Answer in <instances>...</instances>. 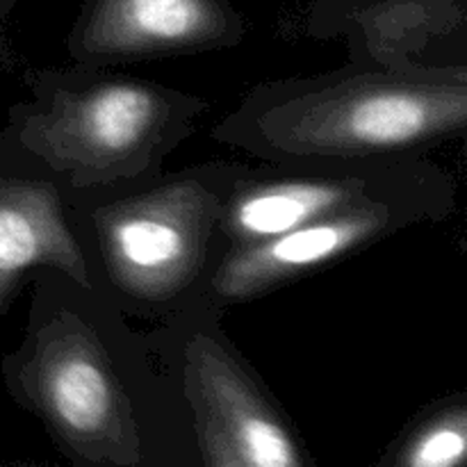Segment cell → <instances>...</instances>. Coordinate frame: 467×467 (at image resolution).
<instances>
[{
	"mask_svg": "<svg viewBox=\"0 0 467 467\" xmlns=\"http://www.w3.org/2000/svg\"><path fill=\"white\" fill-rule=\"evenodd\" d=\"M27 287L23 336L0 377L73 465L171 467L201 456L185 390L130 317L57 269L36 272Z\"/></svg>",
	"mask_w": 467,
	"mask_h": 467,
	"instance_id": "obj_1",
	"label": "cell"
},
{
	"mask_svg": "<svg viewBox=\"0 0 467 467\" xmlns=\"http://www.w3.org/2000/svg\"><path fill=\"white\" fill-rule=\"evenodd\" d=\"M465 67L340 68L265 82L213 128L260 162L413 158L463 137Z\"/></svg>",
	"mask_w": 467,
	"mask_h": 467,
	"instance_id": "obj_2",
	"label": "cell"
},
{
	"mask_svg": "<svg viewBox=\"0 0 467 467\" xmlns=\"http://www.w3.org/2000/svg\"><path fill=\"white\" fill-rule=\"evenodd\" d=\"M246 167L208 160L126 185L71 192V219L96 290L132 322L149 324L203 301L228 251L222 210Z\"/></svg>",
	"mask_w": 467,
	"mask_h": 467,
	"instance_id": "obj_3",
	"label": "cell"
},
{
	"mask_svg": "<svg viewBox=\"0 0 467 467\" xmlns=\"http://www.w3.org/2000/svg\"><path fill=\"white\" fill-rule=\"evenodd\" d=\"M27 96L9 108L0 141L71 192L144 181L213 105L203 96L105 68H21Z\"/></svg>",
	"mask_w": 467,
	"mask_h": 467,
	"instance_id": "obj_4",
	"label": "cell"
},
{
	"mask_svg": "<svg viewBox=\"0 0 467 467\" xmlns=\"http://www.w3.org/2000/svg\"><path fill=\"white\" fill-rule=\"evenodd\" d=\"M223 310L196 301L150 324L144 336L187 400L222 431L244 467H313L272 392L222 327Z\"/></svg>",
	"mask_w": 467,
	"mask_h": 467,
	"instance_id": "obj_5",
	"label": "cell"
},
{
	"mask_svg": "<svg viewBox=\"0 0 467 467\" xmlns=\"http://www.w3.org/2000/svg\"><path fill=\"white\" fill-rule=\"evenodd\" d=\"M456 213V182L442 167L390 194L292 228L272 240L228 249L205 290L208 304L226 310L319 272L386 237L441 223Z\"/></svg>",
	"mask_w": 467,
	"mask_h": 467,
	"instance_id": "obj_6",
	"label": "cell"
},
{
	"mask_svg": "<svg viewBox=\"0 0 467 467\" xmlns=\"http://www.w3.org/2000/svg\"><path fill=\"white\" fill-rule=\"evenodd\" d=\"M436 162L413 158L287 160L246 167L222 210L228 249L272 240L292 228L390 194L427 176Z\"/></svg>",
	"mask_w": 467,
	"mask_h": 467,
	"instance_id": "obj_7",
	"label": "cell"
},
{
	"mask_svg": "<svg viewBox=\"0 0 467 467\" xmlns=\"http://www.w3.org/2000/svg\"><path fill=\"white\" fill-rule=\"evenodd\" d=\"M246 35V18L231 0H85L67 35V53L76 67L108 68L235 48Z\"/></svg>",
	"mask_w": 467,
	"mask_h": 467,
	"instance_id": "obj_8",
	"label": "cell"
},
{
	"mask_svg": "<svg viewBox=\"0 0 467 467\" xmlns=\"http://www.w3.org/2000/svg\"><path fill=\"white\" fill-rule=\"evenodd\" d=\"M68 199L67 185L0 141V317L41 269L96 287Z\"/></svg>",
	"mask_w": 467,
	"mask_h": 467,
	"instance_id": "obj_9",
	"label": "cell"
},
{
	"mask_svg": "<svg viewBox=\"0 0 467 467\" xmlns=\"http://www.w3.org/2000/svg\"><path fill=\"white\" fill-rule=\"evenodd\" d=\"M467 401H441L410 424L379 467H465Z\"/></svg>",
	"mask_w": 467,
	"mask_h": 467,
	"instance_id": "obj_10",
	"label": "cell"
},
{
	"mask_svg": "<svg viewBox=\"0 0 467 467\" xmlns=\"http://www.w3.org/2000/svg\"><path fill=\"white\" fill-rule=\"evenodd\" d=\"M192 410H194V427L196 438H199L201 467H244L235 459V454L231 451L228 442L223 441L217 424H214L199 406L192 404Z\"/></svg>",
	"mask_w": 467,
	"mask_h": 467,
	"instance_id": "obj_11",
	"label": "cell"
},
{
	"mask_svg": "<svg viewBox=\"0 0 467 467\" xmlns=\"http://www.w3.org/2000/svg\"><path fill=\"white\" fill-rule=\"evenodd\" d=\"M18 0H0V71H18V59L14 55L12 44L7 36V23L12 18L14 7Z\"/></svg>",
	"mask_w": 467,
	"mask_h": 467,
	"instance_id": "obj_12",
	"label": "cell"
}]
</instances>
